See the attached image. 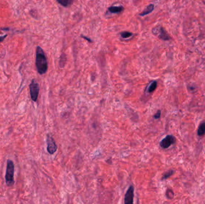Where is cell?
I'll return each instance as SVG.
<instances>
[{"label": "cell", "mask_w": 205, "mask_h": 204, "mask_svg": "<svg viewBox=\"0 0 205 204\" xmlns=\"http://www.w3.org/2000/svg\"><path fill=\"white\" fill-rule=\"evenodd\" d=\"M159 34H158V37L163 40H169L170 37L168 35V34L166 33V32L164 31V29L161 28L160 27L159 28Z\"/></svg>", "instance_id": "obj_7"}, {"label": "cell", "mask_w": 205, "mask_h": 204, "mask_svg": "<svg viewBox=\"0 0 205 204\" xmlns=\"http://www.w3.org/2000/svg\"><path fill=\"white\" fill-rule=\"evenodd\" d=\"M35 65L40 74L43 75L47 72L48 68L47 59L43 50L40 46H38L36 49Z\"/></svg>", "instance_id": "obj_1"}, {"label": "cell", "mask_w": 205, "mask_h": 204, "mask_svg": "<svg viewBox=\"0 0 205 204\" xmlns=\"http://www.w3.org/2000/svg\"><path fill=\"white\" fill-rule=\"evenodd\" d=\"M173 173H174L173 170H170V171L166 172V173L163 175V177H162V179H163V180H164V179H166L169 178L170 176H172L173 174Z\"/></svg>", "instance_id": "obj_13"}, {"label": "cell", "mask_w": 205, "mask_h": 204, "mask_svg": "<svg viewBox=\"0 0 205 204\" xmlns=\"http://www.w3.org/2000/svg\"><path fill=\"white\" fill-rule=\"evenodd\" d=\"M81 37L82 38H83V39H85L86 40H87V41H88L89 43H92V41L89 38H88V37H85V36H83V35H81Z\"/></svg>", "instance_id": "obj_17"}, {"label": "cell", "mask_w": 205, "mask_h": 204, "mask_svg": "<svg viewBox=\"0 0 205 204\" xmlns=\"http://www.w3.org/2000/svg\"><path fill=\"white\" fill-rule=\"evenodd\" d=\"M205 134V121L200 123L197 129V135L199 137H202Z\"/></svg>", "instance_id": "obj_10"}, {"label": "cell", "mask_w": 205, "mask_h": 204, "mask_svg": "<svg viewBox=\"0 0 205 204\" xmlns=\"http://www.w3.org/2000/svg\"><path fill=\"white\" fill-rule=\"evenodd\" d=\"M176 138L172 135H167L164 138H163L160 143V146L161 148L163 149H168L169 147H170L172 144H175L176 143Z\"/></svg>", "instance_id": "obj_4"}, {"label": "cell", "mask_w": 205, "mask_h": 204, "mask_svg": "<svg viewBox=\"0 0 205 204\" xmlns=\"http://www.w3.org/2000/svg\"><path fill=\"white\" fill-rule=\"evenodd\" d=\"M124 8L121 6H111L109 8V11L112 13H119L124 10Z\"/></svg>", "instance_id": "obj_8"}, {"label": "cell", "mask_w": 205, "mask_h": 204, "mask_svg": "<svg viewBox=\"0 0 205 204\" xmlns=\"http://www.w3.org/2000/svg\"><path fill=\"white\" fill-rule=\"evenodd\" d=\"M154 9V5L153 4H150L149 5H148L146 8L141 13H140V16H143L145 15H147L148 14H150V13H151Z\"/></svg>", "instance_id": "obj_9"}, {"label": "cell", "mask_w": 205, "mask_h": 204, "mask_svg": "<svg viewBox=\"0 0 205 204\" xmlns=\"http://www.w3.org/2000/svg\"><path fill=\"white\" fill-rule=\"evenodd\" d=\"M156 87H157V82L156 81H152L147 88V93L148 94L153 93L156 89Z\"/></svg>", "instance_id": "obj_11"}, {"label": "cell", "mask_w": 205, "mask_h": 204, "mask_svg": "<svg viewBox=\"0 0 205 204\" xmlns=\"http://www.w3.org/2000/svg\"><path fill=\"white\" fill-rule=\"evenodd\" d=\"M161 110H158L157 112L155 113V114L154 116V118L155 119H158L160 118L161 117Z\"/></svg>", "instance_id": "obj_16"}, {"label": "cell", "mask_w": 205, "mask_h": 204, "mask_svg": "<svg viewBox=\"0 0 205 204\" xmlns=\"http://www.w3.org/2000/svg\"><path fill=\"white\" fill-rule=\"evenodd\" d=\"M29 91L31 100L33 101L36 102L39 94L40 87L39 83L35 79H33L29 84Z\"/></svg>", "instance_id": "obj_3"}, {"label": "cell", "mask_w": 205, "mask_h": 204, "mask_svg": "<svg viewBox=\"0 0 205 204\" xmlns=\"http://www.w3.org/2000/svg\"><path fill=\"white\" fill-rule=\"evenodd\" d=\"M58 3L64 7H67L70 4V0H56Z\"/></svg>", "instance_id": "obj_15"}, {"label": "cell", "mask_w": 205, "mask_h": 204, "mask_svg": "<svg viewBox=\"0 0 205 204\" xmlns=\"http://www.w3.org/2000/svg\"><path fill=\"white\" fill-rule=\"evenodd\" d=\"M47 150L48 152L50 154H53L55 153L57 150V145L56 144L55 141L53 139V138L48 135L47 137Z\"/></svg>", "instance_id": "obj_5"}, {"label": "cell", "mask_w": 205, "mask_h": 204, "mask_svg": "<svg viewBox=\"0 0 205 204\" xmlns=\"http://www.w3.org/2000/svg\"><path fill=\"white\" fill-rule=\"evenodd\" d=\"M132 35H133V34L128 31H124L121 33V36L123 38H128L129 37H131Z\"/></svg>", "instance_id": "obj_14"}, {"label": "cell", "mask_w": 205, "mask_h": 204, "mask_svg": "<svg viewBox=\"0 0 205 204\" xmlns=\"http://www.w3.org/2000/svg\"><path fill=\"white\" fill-rule=\"evenodd\" d=\"M15 165L12 160H8L7 162V168L5 176V183L8 186H12L15 183L14 180Z\"/></svg>", "instance_id": "obj_2"}, {"label": "cell", "mask_w": 205, "mask_h": 204, "mask_svg": "<svg viewBox=\"0 0 205 204\" xmlns=\"http://www.w3.org/2000/svg\"><path fill=\"white\" fill-rule=\"evenodd\" d=\"M67 61V58H66V55L64 53H62L60 57V59H59V65L61 68L64 67L65 66V64L66 62Z\"/></svg>", "instance_id": "obj_12"}, {"label": "cell", "mask_w": 205, "mask_h": 204, "mask_svg": "<svg viewBox=\"0 0 205 204\" xmlns=\"http://www.w3.org/2000/svg\"><path fill=\"white\" fill-rule=\"evenodd\" d=\"M134 188L133 186L131 185L126 192L124 198V203L126 204H133V200H134Z\"/></svg>", "instance_id": "obj_6"}, {"label": "cell", "mask_w": 205, "mask_h": 204, "mask_svg": "<svg viewBox=\"0 0 205 204\" xmlns=\"http://www.w3.org/2000/svg\"><path fill=\"white\" fill-rule=\"evenodd\" d=\"M7 37V35H2V36H0V43L2 42L6 37Z\"/></svg>", "instance_id": "obj_18"}]
</instances>
